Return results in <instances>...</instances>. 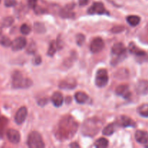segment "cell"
Instances as JSON below:
<instances>
[{
	"instance_id": "cell-26",
	"label": "cell",
	"mask_w": 148,
	"mask_h": 148,
	"mask_svg": "<svg viewBox=\"0 0 148 148\" xmlns=\"http://www.w3.org/2000/svg\"><path fill=\"white\" fill-rule=\"evenodd\" d=\"M115 77L118 78V79H127L129 77V71L127 69H124V68L119 69V70H118L116 72Z\"/></svg>"
},
{
	"instance_id": "cell-8",
	"label": "cell",
	"mask_w": 148,
	"mask_h": 148,
	"mask_svg": "<svg viewBox=\"0 0 148 148\" xmlns=\"http://www.w3.org/2000/svg\"><path fill=\"white\" fill-rule=\"evenodd\" d=\"M104 48V42L101 38H95L92 39L90 45V51L93 53H99L103 50Z\"/></svg>"
},
{
	"instance_id": "cell-24",
	"label": "cell",
	"mask_w": 148,
	"mask_h": 148,
	"mask_svg": "<svg viewBox=\"0 0 148 148\" xmlns=\"http://www.w3.org/2000/svg\"><path fill=\"white\" fill-rule=\"evenodd\" d=\"M137 113L143 117L148 118V103H144L137 108Z\"/></svg>"
},
{
	"instance_id": "cell-23",
	"label": "cell",
	"mask_w": 148,
	"mask_h": 148,
	"mask_svg": "<svg viewBox=\"0 0 148 148\" xmlns=\"http://www.w3.org/2000/svg\"><path fill=\"white\" fill-rule=\"evenodd\" d=\"M127 21L132 27L138 25L140 23V17L137 15H130L127 17Z\"/></svg>"
},
{
	"instance_id": "cell-6",
	"label": "cell",
	"mask_w": 148,
	"mask_h": 148,
	"mask_svg": "<svg viewBox=\"0 0 148 148\" xmlns=\"http://www.w3.org/2000/svg\"><path fill=\"white\" fill-rule=\"evenodd\" d=\"M95 85L98 88L106 86L108 82V72L105 69H100L97 71L95 79Z\"/></svg>"
},
{
	"instance_id": "cell-32",
	"label": "cell",
	"mask_w": 148,
	"mask_h": 148,
	"mask_svg": "<svg viewBox=\"0 0 148 148\" xmlns=\"http://www.w3.org/2000/svg\"><path fill=\"white\" fill-rule=\"evenodd\" d=\"M30 31H31V28L27 24L22 25L21 27H20V32H21L22 34L28 35L30 33Z\"/></svg>"
},
{
	"instance_id": "cell-18",
	"label": "cell",
	"mask_w": 148,
	"mask_h": 148,
	"mask_svg": "<svg viewBox=\"0 0 148 148\" xmlns=\"http://www.w3.org/2000/svg\"><path fill=\"white\" fill-rule=\"evenodd\" d=\"M135 140L140 144H147L148 143V132L143 130H137L135 132Z\"/></svg>"
},
{
	"instance_id": "cell-11",
	"label": "cell",
	"mask_w": 148,
	"mask_h": 148,
	"mask_svg": "<svg viewBox=\"0 0 148 148\" xmlns=\"http://www.w3.org/2000/svg\"><path fill=\"white\" fill-rule=\"evenodd\" d=\"M77 87V81L74 78H67L62 80L59 84V88L62 90H73Z\"/></svg>"
},
{
	"instance_id": "cell-9",
	"label": "cell",
	"mask_w": 148,
	"mask_h": 148,
	"mask_svg": "<svg viewBox=\"0 0 148 148\" xmlns=\"http://www.w3.org/2000/svg\"><path fill=\"white\" fill-rule=\"evenodd\" d=\"M116 124L122 127H135L136 123L130 117L127 116H120L118 117Z\"/></svg>"
},
{
	"instance_id": "cell-7",
	"label": "cell",
	"mask_w": 148,
	"mask_h": 148,
	"mask_svg": "<svg viewBox=\"0 0 148 148\" xmlns=\"http://www.w3.org/2000/svg\"><path fill=\"white\" fill-rule=\"evenodd\" d=\"M89 14H108V12L106 10L104 4L102 2H95L88 10Z\"/></svg>"
},
{
	"instance_id": "cell-4",
	"label": "cell",
	"mask_w": 148,
	"mask_h": 148,
	"mask_svg": "<svg viewBox=\"0 0 148 148\" xmlns=\"http://www.w3.org/2000/svg\"><path fill=\"white\" fill-rule=\"evenodd\" d=\"M111 53L113 55L111 64L113 66L117 65L127 57V49L122 43H117L114 44L111 49Z\"/></svg>"
},
{
	"instance_id": "cell-5",
	"label": "cell",
	"mask_w": 148,
	"mask_h": 148,
	"mask_svg": "<svg viewBox=\"0 0 148 148\" xmlns=\"http://www.w3.org/2000/svg\"><path fill=\"white\" fill-rule=\"evenodd\" d=\"M27 145L30 148H43L45 147L41 135L37 132H32L28 135Z\"/></svg>"
},
{
	"instance_id": "cell-13",
	"label": "cell",
	"mask_w": 148,
	"mask_h": 148,
	"mask_svg": "<svg viewBox=\"0 0 148 148\" xmlns=\"http://www.w3.org/2000/svg\"><path fill=\"white\" fill-rule=\"evenodd\" d=\"M137 93L140 95H146L148 94V80L142 79L137 83L135 87Z\"/></svg>"
},
{
	"instance_id": "cell-34",
	"label": "cell",
	"mask_w": 148,
	"mask_h": 148,
	"mask_svg": "<svg viewBox=\"0 0 148 148\" xmlns=\"http://www.w3.org/2000/svg\"><path fill=\"white\" fill-rule=\"evenodd\" d=\"M85 37L83 34L79 33V34H78L77 36H76V42L77 43L78 46H82L84 43V42H85Z\"/></svg>"
},
{
	"instance_id": "cell-12",
	"label": "cell",
	"mask_w": 148,
	"mask_h": 148,
	"mask_svg": "<svg viewBox=\"0 0 148 148\" xmlns=\"http://www.w3.org/2000/svg\"><path fill=\"white\" fill-rule=\"evenodd\" d=\"M27 45V40L24 37H18L12 42L11 47L14 51H18L24 49Z\"/></svg>"
},
{
	"instance_id": "cell-25",
	"label": "cell",
	"mask_w": 148,
	"mask_h": 148,
	"mask_svg": "<svg viewBox=\"0 0 148 148\" xmlns=\"http://www.w3.org/2000/svg\"><path fill=\"white\" fill-rule=\"evenodd\" d=\"M77 59V54L75 51L72 52V54L70 55V56L68 58H66L64 60V65L65 66H66L67 68H69L70 66H72L73 63L75 62V61Z\"/></svg>"
},
{
	"instance_id": "cell-40",
	"label": "cell",
	"mask_w": 148,
	"mask_h": 148,
	"mask_svg": "<svg viewBox=\"0 0 148 148\" xmlns=\"http://www.w3.org/2000/svg\"><path fill=\"white\" fill-rule=\"evenodd\" d=\"M48 100L46 98H43V99L38 101V105H40V106H44L46 104H47Z\"/></svg>"
},
{
	"instance_id": "cell-14",
	"label": "cell",
	"mask_w": 148,
	"mask_h": 148,
	"mask_svg": "<svg viewBox=\"0 0 148 148\" xmlns=\"http://www.w3.org/2000/svg\"><path fill=\"white\" fill-rule=\"evenodd\" d=\"M7 137L12 144H18L20 141V134L17 130L10 129L7 132Z\"/></svg>"
},
{
	"instance_id": "cell-3",
	"label": "cell",
	"mask_w": 148,
	"mask_h": 148,
	"mask_svg": "<svg viewBox=\"0 0 148 148\" xmlns=\"http://www.w3.org/2000/svg\"><path fill=\"white\" fill-rule=\"evenodd\" d=\"M33 85L31 79L25 78L20 71H14L12 75V85L14 89H26Z\"/></svg>"
},
{
	"instance_id": "cell-30",
	"label": "cell",
	"mask_w": 148,
	"mask_h": 148,
	"mask_svg": "<svg viewBox=\"0 0 148 148\" xmlns=\"http://www.w3.org/2000/svg\"><path fill=\"white\" fill-rule=\"evenodd\" d=\"M7 122H8V121L4 117L0 118V136H2L3 132L4 131V129L7 127Z\"/></svg>"
},
{
	"instance_id": "cell-17",
	"label": "cell",
	"mask_w": 148,
	"mask_h": 148,
	"mask_svg": "<svg viewBox=\"0 0 148 148\" xmlns=\"http://www.w3.org/2000/svg\"><path fill=\"white\" fill-rule=\"evenodd\" d=\"M62 42L60 41L59 39H58L57 40H52L50 43V45H49V50H48L47 52L48 56H53L55 54V53L57 51L58 49H62Z\"/></svg>"
},
{
	"instance_id": "cell-31",
	"label": "cell",
	"mask_w": 148,
	"mask_h": 148,
	"mask_svg": "<svg viewBox=\"0 0 148 148\" xmlns=\"http://www.w3.org/2000/svg\"><path fill=\"white\" fill-rule=\"evenodd\" d=\"M0 43H1L3 46L9 47V46H11L12 41L7 36H2V37L1 38V39H0Z\"/></svg>"
},
{
	"instance_id": "cell-38",
	"label": "cell",
	"mask_w": 148,
	"mask_h": 148,
	"mask_svg": "<svg viewBox=\"0 0 148 148\" xmlns=\"http://www.w3.org/2000/svg\"><path fill=\"white\" fill-rule=\"evenodd\" d=\"M37 1L38 0H28L27 2H28V6L30 8L34 9L35 7L37 6Z\"/></svg>"
},
{
	"instance_id": "cell-27",
	"label": "cell",
	"mask_w": 148,
	"mask_h": 148,
	"mask_svg": "<svg viewBox=\"0 0 148 148\" xmlns=\"http://www.w3.org/2000/svg\"><path fill=\"white\" fill-rule=\"evenodd\" d=\"M95 146L98 148H105L108 146V141L104 137L98 139L95 143Z\"/></svg>"
},
{
	"instance_id": "cell-42",
	"label": "cell",
	"mask_w": 148,
	"mask_h": 148,
	"mask_svg": "<svg viewBox=\"0 0 148 148\" xmlns=\"http://www.w3.org/2000/svg\"><path fill=\"white\" fill-rule=\"evenodd\" d=\"M70 147H79V145L78 144H77L76 143H72V144H71L70 145Z\"/></svg>"
},
{
	"instance_id": "cell-39",
	"label": "cell",
	"mask_w": 148,
	"mask_h": 148,
	"mask_svg": "<svg viewBox=\"0 0 148 148\" xmlns=\"http://www.w3.org/2000/svg\"><path fill=\"white\" fill-rule=\"evenodd\" d=\"M34 10H35V12H36V13H37V14H42V13L46 12L45 9L41 8V7H36L34 8Z\"/></svg>"
},
{
	"instance_id": "cell-37",
	"label": "cell",
	"mask_w": 148,
	"mask_h": 148,
	"mask_svg": "<svg viewBox=\"0 0 148 148\" xmlns=\"http://www.w3.org/2000/svg\"><path fill=\"white\" fill-rule=\"evenodd\" d=\"M33 61L35 65H39L41 63V57H40V55H38V56H35Z\"/></svg>"
},
{
	"instance_id": "cell-41",
	"label": "cell",
	"mask_w": 148,
	"mask_h": 148,
	"mask_svg": "<svg viewBox=\"0 0 148 148\" xmlns=\"http://www.w3.org/2000/svg\"><path fill=\"white\" fill-rule=\"evenodd\" d=\"M89 0H79V4L80 6H85L88 4Z\"/></svg>"
},
{
	"instance_id": "cell-1",
	"label": "cell",
	"mask_w": 148,
	"mask_h": 148,
	"mask_svg": "<svg viewBox=\"0 0 148 148\" xmlns=\"http://www.w3.org/2000/svg\"><path fill=\"white\" fill-rule=\"evenodd\" d=\"M78 123L71 116H65L59 121L55 135L61 141H64L72 139L76 134L78 130Z\"/></svg>"
},
{
	"instance_id": "cell-43",
	"label": "cell",
	"mask_w": 148,
	"mask_h": 148,
	"mask_svg": "<svg viewBox=\"0 0 148 148\" xmlns=\"http://www.w3.org/2000/svg\"><path fill=\"white\" fill-rule=\"evenodd\" d=\"M66 103H70V102H71V98H70V97L69 96L68 98H66Z\"/></svg>"
},
{
	"instance_id": "cell-22",
	"label": "cell",
	"mask_w": 148,
	"mask_h": 148,
	"mask_svg": "<svg viewBox=\"0 0 148 148\" xmlns=\"http://www.w3.org/2000/svg\"><path fill=\"white\" fill-rule=\"evenodd\" d=\"M116 126L117 124H116V123H111V124H108V126H106V127L103 130V134L106 136H110L111 135V134H113L115 132Z\"/></svg>"
},
{
	"instance_id": "cell-10",
	"label": "cell",
	"mask_w": 148,
	"mask_h": 148,
	"mask_svg": "<svg viewBox=\"0 0 148 148\" xmlns=\"http://www.w3.org/2000/svg\"><path fill=\"white\" fill-rule=\"evenodd\" d=\"M27 115V110L25 107L23 106L19 108L16 112L15 116H14V121H15L16 124H18V125H21L22 124H23L24 121H25Z\"/></svg>"
},
{
	"instance_id": "cell-33",
	"label": "cell",
	"mask_w": 148,
	"mask_h": 148,
	"mask_svg": "<svg viewBox=\"0 0 148 148\" xmlns=\"http://www.w3.org/2000/svg\"><path fill=\"white\" fill-rule=\"evenodd\" d=\"M36 49H37V46L35 42H31V43L29 44L28 47H27V52L30 54H33V53H36Z\"/></svg>"
},
{
	"instance_id": "cell-15",
	"label": "cell",
	"mask_w": 148,
	"mask_h": 148,
	"mask_svg": "<svg viewBox=\"0 0 148 148\" xmlns=\"http://www.w3.org/2000/svg\"><path fill=\"white\" fill-rule=\"evenodd\" d=\"M116 95L123 97L125 99H128L131 96L130 88L127 85H121L117 87L116 89Z\"/></svg>"
},
{
	"instance_id": "cell-20",
	"label": "cell",
	"mask_w": 148,
	"mask_h": 148,
	"mask_svg": "<svg viewBox=\"0 0 148 148\" xmlns=\"http://www.w3.org/2000/svg\"><path fill=\"white\" fill-rule=\"evenodd\" d=\"M129 51H130V53L134 54L137 56H145L146 55L145 52L137 47L135 43H133V42H131L129 44Z\"/></svg>"
},
{
	"instance_id": "cell-36",
	"label": "cell",
	"mask_w": 148,
	"mask_h": 148,
	"mask_svg": "<svg viewBox=\"0 0 148 148\" xmlns=\"http://www.w3.org/2000/svg\"><path fill=\"white\" fill-rule=\"evenodd\" d=\"M124 30V26H115L111 29V32L114 33H119Z\"/></svg>"
},
{
	"instance_id": "cell-16",
	"label": "cell",
	"mask_w": 148,
	"mask_h": 148,
	"mask_svg": "<svg viewBox=\"0 0 148 148\" xmlns=\"http://www.w3.org/2000/svg\"><path fill=\"white\" fill-rule=\"evenodd\" d=\"M75 4H68L66 7L62 8L60 10V16L62 18H73L75 17V13L73 10Z\"/></svg>"
},
{
	"instance_id": "cell-35",
	"label": "cell",
	"mask_w": 148,
	"mask_h": 148,
	"mask_svg": "<svg viewBox=\"0 0 148 148\" xmlns=\"http://www.w3.org/2000/svg\"><path fill=\"white\" fill-rule=\"evenodd\" d=\"M17 4L16 0H4V5L7 7H14Z\"/></svg>"
},
{
	"instance_id": "cell-44",
	"label": "cell",
	"mask_w": 148,
	"mask_h": 148,
	"mask_svg": "<svg viewBox=\"0 0 148 148\" xmlns=\"http://www.w3.org/2000/svg\"><path fill=\"white\" fill-rule=\"evenodd\" d=\"M0 2H1V0H0Z\"/></svg>"
},
{
	"instance_id": "cell-29",
	"label": "cell",
	"mask_w": 148,
	"mask_h": 148,
	"mask_svg": "<svg viewBox=\"0 0 148 148\" xmlns=\"http://www.w3.org/2000/svg\"><path fill=\"white\" fill-rule=\"evenodd\" d=\"M13 23H14V18L12 17H7L3 19L1 25H2V27H10L13 24Z\"/></svg>"
},
{
	"instance_id": "cell-19",
	"label": "cell",
	"mask_w": 148,
	"mask_h": 148,
	"mask_svg": "<svg viewBox=\"0 0 148 148\" xmlns=\"http://www.w3.org/2000/svg\"><path fill=\"white\" fill-rule=\"evenodd\" d=\"M51 102L56 108H59L64 103V98L60 92H55L51 96Z\"/></svg>"
},
{
	"instance_id": "cell-21",
	"label": "cell",
	"mask_w": 148,
	"mask_h": 148,
	"mask_svg": "<svg viewBox=\"0 0 148 148\" xmlns=\"http://www.w3.org/2000/svg\"><path fill=\"white\" fill-rule=\"evenodd\" d=\"M75 99L77 103L84 104L88 101V95L83 92H77L75 93Z\"/></svg>"
},
{
	"instance_id": "cell-28",
	"label": "cell",
	"mask_w": 148,
	"mask_h": 148,
	"mask_svg": "<svg viewBox=\"0 0 148 148\" xmlns=\"http://www.w3.org/2000/svg\"><path fill=\"white\" fill-rule=\"evenodd\" d=\"M34 30L37 33H44L46 32L45 25L41 23H36L34 24Z\"/></svg>"
},
{
	"instance_id": "cell-2",
	"label": "cell",
	"mask_w": 148,
	"mask_h": 148,
	"mask_svg": "<svg viewBox=\"0 0 148 148\" xmlns=\"http://www.w3.org/2000/svg\"><path fill=\"white\" fill-rule=\"evenodd\" d=\"M103 124V121L98 118H90L84 121L81 127V132L85 137H93L99 132Z\"/></svg>"
}]
</instances>
